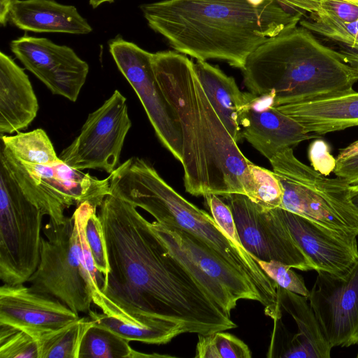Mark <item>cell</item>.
<instances>
[{
    "instance_id": "obj_21",
    "label": "cell",
    "mask_w": 358,
    "mask_h": 358,
    "mask_svg": "<svg viewBox=\"0 0 358 358\" xmlns=\"http://www.w3.org/2000/svg\"><path fill=\"white\" fill-rule=\"evenodd\" d=\"M9 22L17 28L36 33L88 34L92 26L74 6L55 0H15Z\"/></svg>"
},
{
    "instance_id": "obj_38",
    "label": "cell",
    "mask_w": 358,
    "mask_h": 358,
    "mask_svg": "<svg viewBox=\"0 0 358 358\" xmlns=\"http://www.w3.org/2000/svg\"><path fill=\"white\" fill-rule=\"evenodd\" d=\"M334 174L344 179L350 185H358V155L336 159Z\"/></svg>"
},
{
    "instance_id": "obj_5",
    "label": "cell",
    "mask_w": 358,
    "mask_h": 358,
    "mask_svg": "<svg viewBox=\"0 0 358 358\" xmlns=\"http://www.w3.org/2000/svg\"><path fill=\"white\" fill-rule=\"evenodd\" d=\"M109 178L110 194L143 208L162 225L181 229L200 238L256 285L266 307L277 303V284L253 257L223 233L213 216L174 190L148 161L131 157Z\"/></svg>"
},
{
    "instance_id": "obj_16",
    "label": "cell",
    "mask_w": 358,
    "mask_h": 358,
    "mask_svg": "<svg viewBox=\"0 0 358 358\" xmlns=\"http://www.w3.org/2000/svg\"><path fill=\"white\" fill-rule=\"evenodd\" d=\"M239 124L242 138L268 160L282 150L318 137L278 110L270 96L250 92H244Z\"/></svg>"
},
{
    "instance_id": "obj_32",
    "label": "cell",
    "mask_w": 358,
    "mask_h": 358,
    "mask_svg": "<svg viewBox=\"0 0 358 358\" xmlns=\"http://www.w3.org/2000/svg\"><path fill=\"white\" fill-rule=\"evenodd\" d=\"M273 322L274 326L267 357L313 358L298 334L289 335L290 334L281 322V318L273 320Z\"/></svg>"
},
{
    "instance_id": "obj_8",
    "label": "cell",
    "mask_w": 358,
    "mask_h": 358,
    "mask_svg": "<svg viewBox=\"0 0 358 358\" xmlns=\"http://www.w3.org/2000/svg\"><path fill=\"white\" fill-rule=\"evenodd\" d=\"M43 215L0 159V279L3 283L24 284L37 268Z\"/></svg>"
},
{
    "instance_id": "obj_4",
    "label": "cell",
    "mask_w": 358,
    "mask_h": 358,
    "mask_svg": "<svg viewBox=\"0 0 358 358\" xmlns=\"http://www.w3.org/2000/svg\"><path fill=\"white\" fill-rule=\"evenodd\" d=\"M241 71L249 92L270 96L275 106L343 94L358 81L357 71L341 50L298 24L259 45Z\"/></svg>"
},
{
    "instance_id": "obj_39",
    "label": "cell",
    "mask_w": 358,
    "mask_h": 358,
    "mask_svg": "<svg viewBox=\"0 0 358 358\" xmlns=\"http://www.w3.org/2000/svg\"><path fill=\"white\" fill-rule=\"evenodd\" d=\"M283 7L293 12L316 13L320 9L321 0H275Z\"/></svg>"
},
{
    "instance_id": "obj_1",
    "label": "cell",
    "mask_w": 358,
    "mask_h": 358,
    "mask_svg": "<svg viewBox=\"0 0 358 358\" xmlns=\"http://www.w3.org/2000/svg\"><path fill=\"white\" fill-rule=\"evenodd\" d=\"M99 208L110 271L93 303L103 313L182 334L237 327L136 206L108 194Z\"/></svg>"
},
{
    "instance_id": "obj_24",
    "label": "cell",
    "mask_w": 358,
    "mask_h": 358,
    "mask_svg": "<svg viewBox=\"0 0 358 358\" xmlns=\"http://www.w3.org/2000/svg\"><path fill=\"white\" fill-rule=\"evenodd\" d=\"M167 357H170L169 355L139 352L131 347L129 341L94 322L88 328L82 339L78 355V358Z\"/></svg>"
},
{
    "instance_id": "obj_15",
    "label": "cell",
    "mask_w": 358,
    "mask_h": 358,
    "mask_svg": "<svg viewBox=\"0 0 358 358\" xmlns=\"http://www.w3.org/2000/svg\"><path fill=\"white\" fill-rule=\"evenodd\" d=\"M10 48L53 94L76 101L90 67L71 48L25 34L11 41Z\"/></svg>"
},
{
    "instance_id": "obj_20",
    "label": "cell",
    "mask_w": 358,
    "mask_h": 358,
    "mask_svg": "<svg viewBox=\"0 0 358 358\" xmlns=\"http://www.w3.org/2000/svg\"><path fill=\"white\" fill-rule=\"evenodd\" d=\"M317 136L358 126V92L276 106Z\"/></svg>"
},
{
    "instance_id": "obj_28",
    "label": "cell",
    "mask_w": 358,
    "mask_h": 358,
    "mask_svg": "<svg viewBox=\"0 0 358 358\" xmlns=\"http://www.w3.org/2000/svg\"><path fill=\"white\" fill-rule=\"evenodd\" d=\"M299 24L313 33L347 47L346 50L341 51L358 73V20L343 23L317 22L308 18L301 19Z\"/></svg>"
},
{
    "instance_id": "obj_12",
    "label": "cell",
    "mask_w": 358,
    "mask_h": 358,
    "mask_svg": "<svg viewBox=\"0 0 358 358\" xmlns=\"http://www.w3.org/2000/svg\"><path fill=\"white\" fill-rule=\"evenodd\" d=\"M118 69L137 94L162 145L180 162L182 134L177 115L156 78L152 55L120 36L108 43Z\"/></svg>"
},
{
    "instance_id": "obj_37",
    "label": "cell",
    "mask_w": 358,
    "mask_h": 358,
    "mask_svg": "<svg viewBox=\"0 0 358 358\" xmlns=\"http://www.w3.org/2000/svg\"><path fill=\"white\" fill-rule=\"evenodd\" d=\"M309 157L314 169L323 175L334 171L336 159L329 153L327 144L318 140L313 142L309 148Z\"/></svg>"
},
{
    "instance_id": "obj_36",
    "label": "cell",
    "mask_w": 358,
    "mask_h": 358,
    "mask_svg": "<svg viewBox=\"0 0 358 358\" xmlns=\"http://www.w3.org/2000/svg\"><path fill=\"white\" fill-rule=\"evenodd\" d=\"M204 197L213 219L223 233L238 247L244 248L238 236L234 215L228 204L215 194H209Z\"/></svg>"
},
{
    "instance_id": "obj_2",
    "label": "cell",
    "mask_w": 358,
    "mask_h": 358,
    "mask_svg": "<svg viewBox=\"0 0 358 358\" xmlns=\"http://www.w3.org/2000/svg\"><path fill=\"white\" fill-rule=\"evenodd\" d=\"M157 82L178 120L185 191L223 198L243 194L254 199L251 162L240 150L201 87L194 62L176 51L152 55Z\"/></svg>"
},
{
    "instance_id": "obj_35",
    "label": "cell",
    "mask_w": 358,
    "mask_h": 358,
    "mask_svg": "<svg viewBox=\"0 0 358 358\" xmlns=\"http://www.w3.org/2000/svg\"><path fill=\"white\" fill-rule=\"evenodd\" d=\"M308 19L322 22L350 23L358 20V6L343 0H321L320 9Z\"/></svg>"
},
{
    "instance_id": "obj_9",
    "label": "cell",
    "mask_w": 358,
    "mask_h": 358,
    "mask_svg": "<svg viewBox=\"0 0 358 358\" xmlns=\"http://www.w3.org/2000/svg\"><path fill=\"white\" fill-rule=\"evenodd\" d=\"M42 231L40 262L27 280L31 288L56 297L77 313H88L92 285L79 254L73 215L62 222L49 219Z\"/></svg>"
},
{
    "instance_id": "obj_29",
    "label": "cell",
    "mask_w": 358,
    "mask_h": 358,
    "mask_svg": "<svg viewBox=\"0 0 358 358\" xmlns=\"http://www.w3.org/2000/svg\"><path fill=\"white\" fill-rule=\"evenodd\" d=\"M249 347L235 336L223 331L198 334L196 358H250Z\"/></svg>"
},
{
    "instance_id": "obj_22",
    "label": "cell",
    "mask_w": 358,
    "mask_h": 358,
    "mask_svg": "<svg viewBox=\"0 0 358 358\" xmlns=\"http://www.w3.org/2000/svg\"><path fill=\"white\" fill-rule=\"evenodd\" d=\"M194 70L206 96L222 122L238 143L242 138L239 114L244 92L235 79L206 61L194 62Z\"/></svg>"
},
{
    "instance_id": "obj_13",
    "label": "cell",
    "mask_w": 358,
    "mask_h": 358,
    "mask_svg": "<svg viewBox=\"0 0 358 358\" xmlns=\"http://www.w3.org/2000/svg\"><path fill=\"white\" fill-rule=\"evenodd\" d=\"M224 199L241 243L255 260L277 261L303 271L314 270L275 208L264 209L243 194Z\"/></svg>"
},
{
    "instance_id": "obj_3",
    "label": "cell",
    "mask_w": 358,
    "mask_h": 358,
    "mask_svg": "<svg viewBox=\"0 0 358 358\" xmlns=\"http://www.w3.org/2000/svg\"><path fill=\"white\" fill-rule=\"evenodd\" d=\"M140 9L176 52L241 70L259 45L298 24L303 15L275 0H161Z\"/></svg>"
},
{
    "instance_id": "obj_44",
    "label": "cell",
    "mask_w": 358,
    "mask_h": 358,
    "mask_svg": "<svg viewBox=\"0 0 358 358\" xmlns=\"http://www.w3.org/2000/svg\"><path fill=\"white\" fill-rule=\"evenodd\" d=\"M358 6V0H343Z\"/></svg>"
},
{
    "instance_id": "obj_34",
    "label": "cell",
    "mask_w": 358,
    "mask_h": 358,
    "mask_svg": "<svg viewBox=\"0 0 358 358\" xmlns=\"http://www.w3.org/2000/svg\"><path fill=\"white\" fill-rule=\"evenodd\" d=\"M266 274L278 286L291 292L308 297L310 291L306 287L303 278L290 266L277 261L266 262L255 259Z\"/></svg>"
},
{
    "instance_id": "obj_43",
    "label": "cell",
    "mask_w": 358,
    "mask_h": 358,
    "mask_svg": "<svg viewBox=\"0 0 358 358\" xmlns=\"http://www.w3.org/2000/svg\"><path fill=\"white\" fill-rule=\"evenodd\" d=\"M115 0H89V3L93 8H96L101 4L104 3H112Z\"/></svg>"
},
{
    "instance_id": "obj_7",
    "label": "cell",
    "mask_w": 358,
    "mask_h": 358,
    "mask_svg": "<svg viewBox=\"0 0 358 358\" xmlns=\"http://www.w3.org/2000/svg\"><path fill=\"white\" fill-rule=\"evenodd\" d=\"M0 159L17 181L25 196L45 215L57 222H63L66 208L87 202L95 208L110 194L109 176L98 179L74 169L60 159L38 165L17 159L1 143Z\"/></svg>"
},
{
    "instance_id": "obj_25",
    "label": "cell",
    "mask_w": 358,
    "mask_h": 358,
    "mask_svg": "<svg viewBox=\"0 0 358 358\" xmlns=\"http://www.w3.org/2000/svg\"><path fill=\"white\" fill-rule=\"evenodd\" d=\"M88 317L94 324L107 328L129 341L162 345L182 334L175 329L124 320L91 309L88 312Z\"/></svg>"
},
{
    "instance_id": "obj_41",
    "label": "cell",
    "mask_w": 358,
    "mask_h": 358,
    "mask_svg": "<svg viewBox=\"0 0 358 358\" xmlns=\"http://www.w3.org/2000/svg\"><path fill=\"white\" fill-rule=\"evenodd\" d=\"M358 155V140L339 150L336 159H343Z\"/></svg>"
},
{
    "instance_id": "obj_6",
    "label": "cell",
    "mask_w": 358,
    "mask_h": 358,
    "mask_svg": "<svg viewBox=\"0 0 358 358\" xmlns=\"http://www.w3.org/2000/svg\"><path fill=\"white\" fill-rule=\"evenodd\" d=\"M269 162L282 189V208L322 226L358 236V208L344 179L327 178L298 159L292 148Z\"/></svg>"
},
{
    "instance_id": "obj_10",
    "label": "cell",
    "mask_w": 358,
    "mask_h": 358,
    "mask_svg": "<svg viewBox=\"0 0 358 358\" xmlns=\"http://www.w3.org/2000/svg\"><path fill=\"white\" fill-rule=\"evenodd\" d=\"M151 226L169 251L229 315L240 299L257 301L266 307L256 285L204 241L181 229L157 221L151 222Z\"/></svg>"
},
{
    "instance_id": "obj_42",
    "label": "cell",
    "mask_w": 358,
    "mask_h": 358,
    "mask_svg": "<svg viewBox=\"0 0 358 358\" xmlns=\"http://www.w3.org/2000/svg\"><path fill=\"white\" fill-rule=\"evenodd\" d=\"M350 195L353 203L358 208V185L350 186Z\"/></svg>"
},
{
    "instance_id": "obj_26",
    "label": "cell",
    "mask_w": 358,
    "mask_h": 358,
    "mask_svg": "<svg viewBox=\"0 0 358 358\" xmlns=\"http://www.w3.org/2000/svg\"><path fill=\"white\" fill-rule=\"evenodd\" d=\"M89 317L36 338L38 358H78L82 339L92 324Z\"/></svg>"
},
{
    "instance_id": "obj_18",
    "label": "cell",
    "mask_w": 358,
    "mask_h": 358,
    "mask_svg": "<svg viewBox=\"0 0 358 358\" xmlns=\"http://www.w3.org/2000/svg\"><path fill=\"white\" fill-rule=\"evenodd\" d=\"M80 317L56 297L24 284L0 287V323L24 330L36 338L61 329Z\"/></svg>"
},
{
    "instance_id": "obj_33",
    "label": "cell",
    "mask_w": 358,
    "mask_h": 358,
    "mask_svg": "<svg viewBox=\"0 0 358 358\" xmlns=\"http://www.w3.org/2000/svg\"><path fill=\"white\" fill-rule=\"evenodd\" d=\"M85 233L95 265L105 277L110 271L108 252L103 225L96 215V208H93L89 214Z\"/></svg>"
},
{
    "instance_id": "obj_31",
    "label": "cell",
    "mask_w": 358,
    "mask_h": 358,
    "mask_svg": "<svg viewBox=\"0 0 358 358\" xmlns=\"http://www.w3.org/2000/svg\"><path fill=\"white\" fill-rule=\"evenodd\" d=\"M250 169L256 185L253 202L264 209L280 208L283 189L273 171L251 164Z\"/></svg>"
},
{
    "instance_id": "obj_45",
    "label": "cell",
    "mask_w": 358,
    "mask_h": 358,
    "mask_svg": "<svg viewBox=\"0 0 358 358\" xmlns=\"http://www.w3.org/2000/svg\"><path fill=\"white\" fill-rule=\"evenodd\" d=\"M357 357L358 358V355H357Z\"/></svg>"
},
{
    "instance_id": "obj_19",
    "label": "cell",
    "mask_w": 358,
    "mask_h": 358,
    "mask_svg": "<svg viewBox=\"0 0 358 358\" xmlns=\"http://www.w3.org/2000/svg\"><path fill=\"white\" fill-rule=\"evenodd\" d=\"M38 102L24 69L0 52V133L26 129L37 115Z\"/></svg>"
},
{
    "instance_id": "obj_17",
    "label": "cell",
    "mask_w": 358,
    "mask_h": 358,
    "mask_svg": "<svg viewBox=\"0 0 358 358\" xmlns=\"http://www.w3.org/2000/svg\"><path fill=\"white\" fill-rule=\"evenodd\" d=\"M275 210L317 272L343 275L358 261L357 236L333 230L282 208Z\"/></svg>"
},
{
    "instance_id": "obj_40",
    "label": "cell",
    "mask_w": 358,
    "mask_h": 358,
    "mask_svg": "<svg viewBox=\"0 0 358 358\" xmlns=\"http://www.w3.org/2000/svg\"><path fill=\"white\" fill-rule=\"evenodd\" d=\"M15 0H0V24L6 26L9 21V13Z\"/></svg>"
},
{
    "instance_id": "obj_23",
    "label": "cell",
    "mask_w": 358,
    "mask_h": 358,
    "mask_svg": "<svg viewBox=\"0 0 358 358\" xmlns=\"http://www.w3.org/2000/svg\"><path fill=\"white\" fill-rule=\"evenodd\" d=\"M277 296L282 311L285 310L294 319L298 327L297 334L313 358H329L332 348L322 332L308 298L279 286Z\"/></svg>"
},
{
    "instance_id": "obj_14",
    "label": "cell",
    "mask_w": 358,
    "mask_h": 358,
    "mask_svg": "<svg viewBox=\"0 0 358 358\" xmlns=\"http://www.w3.org/2000/svg\"><path fill=\"white\" fill-rule=\"evenodd\" d=\"M308 300L331 348L358 343V261L343 275L318 271Z\"/></svg>"
},
{
    "instance_id": "obj_27",
    "label": "cell",
    "mask_w": 358,
    "mask_h": 358,
    "mask_svg": "<svg viewBox=\"0 0 358 358\" xmlns=\"http://www.w3.org/2000/svg\"><path fill=\"white\" fill-rule=\"evenodd\" d=\"M1 143L19 160L45 165L59 159L53 145L42 129L17 132L13 136L1 135Z\"/></svg>"
},
{
    "instance_id": "obj_30",
    "label": "cell",
    "mask_w": 358,
    "mask_h": 358,
    "mask_svg": "<svg viewBox=\"0 0 358 358\" xmlns=\"http://www.w3.org/2000/svg\"><path fill=\"white\" fill-rule=\"evenodd\" d=\"M0 358H38L37 341L24 330L0 323Z\"/></svg>"
},
{
    "instance_id": "obj_11",
    "label": "cell",
    "mask_w": 358,
    "mask_h": 358,
    "mask_svg": "<svg viewBox=\"0 0 358 358\" xmlns=\"http://www.w3.org/2000/svg\"><path fill=\"white\" fill-rule=\"evenodd\" d=\"M131 127L127 99L115 90L88 115L80 132L59 157L78 169H99L110 174L118 166L127 134Z\"/></svg>"
}]
</instances>
